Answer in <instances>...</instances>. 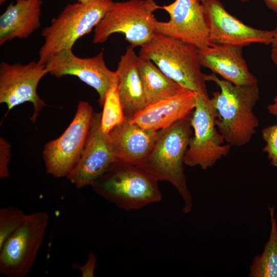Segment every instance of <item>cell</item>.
I'll list each match as a JSON object with an SVG mask.
<instances>
[{
    "instance_id": "4316f807",
    "label": "cell",
    "mask_w": 277,
    "mask_h": 277,
    "mask_svg": "<svg viewBox=\"0 0 277 277\" xmlns=\"http://www.w3.org/2000/svg\"><path fill=\"white\" fill-rule=\"evenodd\" d=\"M267 109L270 114L277 116V95L274 97L273 103L267 106Z\"/></svg>"
},
{
    "instance_id": "f546056e",
    "label": "cell",
    "mask_w": 277,
    "mask_h": 277,
    "mask_svg": "<svg viewBox=\"0 0 277 277\" xmlns=\"http://www.w3.org/2000/svg\"><path fill=\"white\" fill-rule=\"evenodd\" d=\"M275 30H276V34L274 37L273 42H272L271 44L272 47H277V27L275 29Z\"/></svg>"
},
{
    "instance_id": "e0dca14e",
    "label": "cell",
    "mask_w": 277,
    "mask_h": 277,
    "mask_svg": "<svg viewBox=\"0 0 277 277\" xmlns=\"http://www.w3.org/2000/svg\"><path fill=\"white\" fill-rule=\"evenodd\" d=\"M159 133V130L146 129L126 120L108 134L117 159L137 165L151 152Z\"/></svg>"
},
{
    "instance_id": "603a6c76",
    "label": "cell",
    "mask_w": 277,
    "mask_h": 277,
    "mask_svg": "<svg viewBox=\"0 0 277 277\" xmlns=\"http://www.w3.org/2000/svg\"><path fill=\"white\" fill-rule=\"evenodd\" d=\"M26 215L23 210L13 206L0 209V249L22 225Z\"/></svg>"
},
{
    "instance_id": "836d02e7",
    "label": "cell",
    "mask_w": 277,
    "mask_h": 277,
    "mask_svg": "<svg viewBox=\"0 0 277 277\" xmlns=\"http://www.w3.org/2000/svg\"><path fill=\"white\" fill-rule=\"evenodd\" d=\"M195 1H199V2H201V3H203V2H205L206 0H195Z\"/></svg>"
},
{
    "instance_id": "7c38bea8",
    "label": "cell",
    "mask_w": 277,
    "mask_h": 277,
    "mask_svg": "<svg viewBox=\"0 0 277 277\" xmlns=\"http://www.w3.org/2000/svg\"><path fill=\"white\" fill-rule=\"evenodd\" d=\"M48 73L57 77L70 75L94 89L103 106L106 95L113 86H117L118 77L115 71L106 66L103 50L91 57L82 58L72 50H63L56 53L45 64Z\"/></svg>"
},
{
    "instance_id": "1f68e13d",
    "label": "cell",
    "mask_w": 277,
    "mask_h": 277,
    "mask_svg": "<svg viewBox=\"0 0 277 277\" xmlns=\"http://www.w3.org/2000/svg\"><path fill=\"white\" fill-rule=\"evenodd\" d=\"M8 0H0L1 5L3 4L4 3H5Z\"/></svg>"
},
{
    "instance_id": "2e32d148",
    "label": "cell",
    "mask_w": 277,
    "mask_h": 277,
    "mask_svg": "<svg viewBox=\"0 0 277 277\" xmlns=\"http://www.w3.org/2000/svg\"><path fill=\"white\" fill-rule=\"evenodd\" d=\"M199 61L201 66L234 85L258 83V80L249 70L242 47L213 44L199 49Z\"/></svg>"
},
{
    "instance_id": "9a60e30c",
    "label": "cell",
    "mask_w": 277,
    "mask_h": 277,
    "mask_svg": "<svg viewBox=\"0 0 277 277\" xmlns=\"http://www.w3.org/2000/svg\"><path fill=\"white\" fill-rule=\"evenodd\" d=\"M196 100V92L183 88L170 97L148 105L129 121L146 129H165L191 115Z\"/></svg>"
},
{
    "instance_id": "30bf717a",
    "label": "cell",
    "mask_w": 277,
    "mask_h": 277,
    "mask_svg": "<svg viewBox=\"0 0 277 277\" xmlns=\"http://www.w3.org/2000/svg\"><path fill=\"white\" fill-rule=\"evenodd\" d=\"M48 73L46 65L38 61L27 64L20 63L0 64V103L6 104L8 110L26 102H30L34 112L31 117L35 122L46 105L37 92L41 80Z\"/></svg>"
},
{
    "instance_id": "7a4b0ae2",
    "label": "cell",
    "mask_w": 277,
    "mask_h": 277,
    "mask_svg": "<svg viewBox=\"0 0 277 277\" xmlns=\"http://www.w3.org/2000/svg\"><path fill=\"white\" fill-rule=\"evenodd\" d=\"M190 116L159 130L150 153L135 165L158 181H167L172 185L182 197L184 213H189L193 205L184 168V156L192 135Z\"/></svg>"
},
{
    "instance_id": "9c48e42d",
    "label": "cell",
    "mask_w": 277,
    "mask_h": 277,
    "mask_svg": "<svg viewBox=\"0 0 277 277\" xmlns=\"http://www.w3.org/2000/svg\"><path fill=\"white\" fill-rule=\"evenodd\" d=\"M93 110L86 101H80L75 115L58 138L47 143L43 159L47 172L61 178L67 177L78 162L90 128Z\"/></svg>"
},
{
    "instance_id": "6da1fadb",
    "label": "cell",
    "mask_w": 277,
    "mask_h": 277,
    "mask_svg": "<svg viewBox=\"0 0 277 277\" xmlns=\"http://www.w3.org/2000/svg\"><path fill=\"white\" fill-rule=\"evenodd\" d=\"M220 88L210 98L216 114V126L226 143L240 147L251 140L259 125L253 108L260 98L258 83L236 85L218 77L216 74H206Z\"/></svg>"
},
{
    "instance_id": "52a82bcc",
    "label": "cell",
    "mask_w": 277,
    "mask_h": 277,
    "mask_svg": "<svg viewBox=\"0 0 277 277\" xmlns=\"http://www.w3.org/2000/svg\"><path fill=\"white\" fill-rule=\"evenodd\" d=\"M216 114L208 95L197 93L196 106L190 116L193 133L184 156V164L203 170L226 156L231 146L225 142L216 126Z\"/></svg>"
},
{
    "instance_id": "44dd1931",
    "label": "cell",
    "mask_w": 277,
    "mask_h": 277,
    "mask_svg": "<svg viewBox=\"0 0 277 277\" xmlns=\"http://www.w3.org/2000/svg\"><path fill=\"white\" fill-rule=\"evenodd\" d=\"M271 229L263 252L253 260L250 277H277V222L274 207H269Z\"/></svg>"
},
{
    "instance_id": "8992f818",
    "label": "cell",
    "mask_w": 277,
    "mask_h": 277,
    "mask_svg": "<svg viewBox=\"0 0 277 277\" xmlns=\"http://www.w3.org/2000/svg\"><path fill=\"white\" fill-rule=\"evenodd\" d=\"M161 8L155 0L113 1L94 28L93 43L102 44L112 34L121 33L133 47L144 46L155 33L153 13Z\"/></svg>"
},
{
    "instance_id": "8fae6325",
    "label": "cell",
    "mask_w": 277,
    "mask_h": 277,
    "mask_svg": "<svg viewBox=\"0 0 277 277\" xmlns=\"http://www.w3.org/2000/svg\"><path fill=\"white\" fill-rule=\"evenodd\" d=\"M169 15L167 22L156 20L155 32L203 49L213 45L202 3L195 0H175L161 6Z\"/></svg>"
},
{
    "instance_id": "277c9868",
    "label": "cell",
    "mask_w": 277,
    "mask_h": 277,
    "mask_svg": "<svg viewBox=\"0 0 277 277\" xmlns=\"http://www.w3.org/2000/svg\"><path fill=\"white\" fill-rule=\"evenodd\" d=\"M139 55L150 60L182 87L208 95L206 74L201 71L199 49L194 46L155 33L141 47Z\"/></svg>"
},
{
    "instance_id": "83f0119b",
    "label": "cell",
    "mask_w": 277,
    "mask_h": 277,
    "mask_svg": "<svg viewBox=\"0 0 277 277\" xmlns=\"http://www.w3.org/2000/svg\"><path fill=\"white\" fill-rule=\"evenodd\" d=\"M267 7L277 14V0H263Z\"/></svg>"
},
{
    "instance_id": "4dcf8cb0",
    "label": "cell",
    "mask_w": 277,
    "mask_h": 277,
    "mask_svg": "<svg viewBox=\"0 0 277 277\" xmlns=\"http://www.w3.org/2000/svg\"><path fill=\"white\" fill-rule=\"evenodd\" d=\"M89 0H77L78 2H81V3H86Z\"/></svg>"
},
{
    "instance_id": "ba28073f",
    "label": "cell",
    "mask_w": 277,
    "mask_h": 277,
    "mask_svg": "<svg viewBox=\"0 0 277 277\" xmlns=\"http://www.w3.org/2000/svg\"><path fill=\"white\" fill-rule=\"evenodd\" d=\"M49 216L47 212L28 214L22 225L0 249V273L24 277L30 272L42 244Z\"/></svg>"
},
{
    "instance_id": "ac0fdd59",
    "label": "cell",
    "mask_w": 277,
    "mask_h": 277,
    "mask_svg": "<svg viewBox=\"0 0 277 277\" xmlns=\"http://www.w3.org/2000/svg\"><path fill=\"white\" fill-rule=\"evenodd\" d=\"M116 72L118 92L126 120L130 121L147 105L134 47H128L121 56Z\"/></svg>"
},
{
    "instance_id": "5b68a950",
    "label": "cell",
    "mask_w": 277,
    "mask_h": 277,
    "mask_svg": "<svg viewBox=\"0 0 277 277\" xmlns=\"http://www.w3.org/2000/svg\"><path fill=\"white\" fill-rule=\"evenodd\" d=\"M112 2V0H89L67 5L43 29L41 35L44 42L38 52V62L46 64L58 52L72 50L80 38L96 27Z\"/></svg>"
},
{
    "instance_id": "d6986e66",
    "label": "cell",
    "mask_w": 277,
    "mask_h": 277,
    "mask_svg": "<svg viewBox=\"0 0 277 277\" xmlns=\"http://www.w3.org/2000/svg\"><path fill=\"white\" fill-rule=\"evenodd\" d=\"M42 0H16L0 16V45L26 38L41 26Z\"/></svg>"
},
{
    "instance_id": "3957f363",
    "label": "cell",
    "mask_w": 277,
    "mask_h": 277,
    "mask_svg": "<svg viewBox=\"0 0 277 277\" xmlns=\"http://www.w3.org/2000/svg\"><path fill=\"white\" fill-rule=\"evenodd\" d=\"M91 186L101 197L125 211L138 210L162 199L157 180L119 160Z\"/></svg>"
},
{
    "instance_id": "cb8c5ba5",
    "label": "cell",
    "mask_w": 277,
    "mask_h": 277,
    "mask_svg": "<svg viewBox=\"0 0 277 277\" xmlns=\"http://www.w3.org/2000/svg\"><path fill=\"white\" fill-rule=\"evenodd\" d=\"M262 136L266 143L263 151L267 153L271 165L277 168V125L263 128Z\"/></svg>"
},
{
    "instance_id": "d6a6232c",
    "label": "cell",
    "mask_w": 277,
    "mask_h": 277,
    "mask_svg": "<svg viewBox=\"0 0 277 277\" xmlns=\"http://www.w3.org/2000/svg\"><path fill=\"white\" fill-rule=\"evenodd\" d=\"M241 2H244V3H245V2H248L250 0H240Z\"/></svg>"
},
{
    "instance_id": "484cf974",
    "label": "cell",
    "mask_w": 277,
    "mask_h": 277,
    "mask_svg": "<svg viewBox=\"0 0 277 277\" xmlns=\"http://www.w3.org/2000/svg\"><path fill=\"white\" fill-rule=\"evenodd\" d=\"M97 258L93 252H90L85 263L81 266L75 264L73 267L80 270L82 277L94 276L96 267Z\"/></svg>"
},
{
    "instance_id": "f1b7e54d",
    "label": "cell",
    "mask_w": 277,
    "mask_h": 277,
    "mask_svg": "<svg viewBox=\"0 0 277 277\" xmlns=\"http://www.w3.org/2000/svg\"><path fill=\"white\" fill-rule=\"evenodd\" d=\"M271 58L272 62L277 66V47H272Z\"/></svg>"
},
{
    "instance_id": "5bb4252c",
    "label": "cell",
    "mask_w": 277,
    "mask_h": 277,
    "mask_svg": "<svg viewBox=\"0 0 277 277\" xmlns=\"http://www.w3.org/2000/svg\"><path fill=\"white\" fill-rule=\"evenodd\" d=\"M101 113H93L82 155L68 180L77 188L92 185L110 166L118 160L112 149L109 134L102 130Z\"/></svg>"
},
{
    "instance_id": "4fadbf2b",
    "label": "cell",
    "mask_w": 277,
    "mask_h": 277,
    "mask_svg": "<svg viewBox=\"0 0 277 277\" xmlns=\"http://www.w3.org/2000/svg\"><path fill=\"white\" fill-rule=\"evenodd\" d=\"M202 3L212 44L243 48L273 42L275 29L262 30L244 24L229 13L220 0H206Z\"/></svg>"
},
{
    "instance_id": "7402d4cb",
    "label": "cell",
    "mask_w": 277,
    "mask_h": 277,
    "mask_svg": "<svg viewBox=\"0 0 277 277\" xmlns=\"http://www.w3.org/2000/svg\"><path fill=\"white\" fill-rule=\"evenodd\" d=\"M101 113V128L109 134L115 127L126 120L117 86H112L107 92Z\"/></svg>"
},
{
    "instance_id": "d4e9b609",
    "label": "cell",
    "mask_w": 277,
    "mask_h": 277,
    "mask_svg": "<svg viewBox=\"0 0 277 277\" xmlns=\"http://www.w3.org/2000/svg\"><path fill=\"white\" fill-rule=\"evenodd\" d=\"M10 146L3 138L0 139V177L9 176L8 164L10 160Z\"/></svg>"
},
{
    "instance_id": "ffe728a7",
    "label": "cell",
    "mask_w": 277,
    "mask_h": 277,
    "mask_svg": "<svg viewBox=\"0 0 277 277\" xmlns=\"http://www.w3.org/2000/svg\"><path fill=\"white\" fill-rule=\"evenodd\" d=\"M138 65L148 105L170 97L183 88L148 58L139 55Z\"/></svg>"
}]
</instances>
